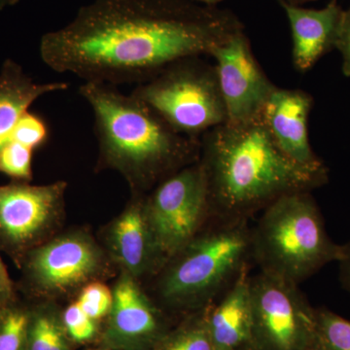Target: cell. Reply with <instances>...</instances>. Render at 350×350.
Instances as JSON below:
<instances>
[{
    "instance_id": "cell-33",
    "label": "cell",
    "mask_w": 350,
    "mask_h": 350,
    "mask_svg": "<svg viewBox=\"0 0 350 350\" xmlns=\"http://www.w3.org/2000/svg\"><path fill=\"white\" fill-rule=\"evenodd\" d=\"M241 350H250V349H241Z\"/></svg>"
},
{
    "instance_id": "cell-1",
    "label": "cell",
    "mask_w": 350,
    "mask_h": 350,
    "mask_svg": "<svg viewBox=\"0 0 350 350\" xmlns=\"http://www.w3.org/2000/svg\"><path fill=\"white\" fill-rule=\"evenodd\" d=\"M243 31L232 11L191 0H94L44 34L39 53L52 70L85 82L138 85Z\"/></svg>"
},
{
    "instance_id": "cell-12",
    "label": "cell",
    "mask_w": 350,
    "mask_h": 350,
    "mask_svg": "<svg viewBox=\"0 0 350 350\" xmlns=\"http://www.w3.org/2000/svg\"><path fill=\"white\" fill-rule=\"evenodd\" d=\"M103 345L109 350H151L165 335L162 315L140 286L139 280L121 273L112 289Z\"/></svg>"
},
{
    "instance_id": "cell-24",
    "label": "cell",
    "mask_w": 350,
    "mask_h": 350,
    "mask_svg": "<svg viewBox=\"0 0 350 350\" xmlns=\"http://www.w3.org/2000/svg\"><path fill=\"white\" fill-rule=\"evenodd\" d=\"M62 317L71 342L84 344L91 342L98 334V321L90 317L77 301L69 305L62 312Z\"/></svg>"
},
{
    "instance_id": "cell-15",
    "label": "cell",
    "mask_w": 350,
    "mask_h": 350,
    "mask_svg": "<svg viewBox=\"0 0 350 350\" xmlns=\"http://www.w3.org/2000/svg\"><path fill=\"white\" fill-rule=\"evenodd\" d=\"M291 27L292 57L297 70H310L322 57L337 47L344 9L337 0L324 8L308 9L278 0Z\"/></svg>"
},
{
    "instance_id": "cell-13",
    "label": "cell",
    "mask_w": 350,
    "mask_h": 350,
    "mask_svg": "<svg viewBox=\"0 0 350 350\" xmlns=\"http://www.w3.org/2000/svg\"><path fill=\"white\" fill-rule=\"evenodd\" d=\"M145 195H133L105 232V251L121 273L139 280L163 262L145 211Z\"/></svg>"
},
{
    "instance_id": "cell-6",
    "label": "cell",
    "mask_w": 350,
    "mask_h": 350,
    "mask_svg": "<svg viewBox=\"0 0 350 350\" xmlns=\"http://www.w3.org/2000/svg\"><path fill=\"white\" fill-rule=\"evenodd\" d=\"M149 105L174 130L200 139L227 123L217 69L202 57L178 59L131 93Z\"/></svg>"
},
{
    "instance_id": "cell-9",
    "label": "cell",
    "mask_w": 350,
    "mask_h": 350,
    "mask_svg": "<svg viewBox=\"0 0 350 350\" xmlns=\"http://www.w3.org/2000/svg\"><path fill=\"white\" fill-rule=\"evenodd\" d=\"M144 204L165 266L200 234L211 214L206 175L199 161L159 183L145 196Z\"/></svg>"
},
{
    "instance_id": "cell-10",
    "label": "cell",
    "mask_w": 350,
    "mask_h": 350,
    "mask_svg": "<svg viewBox=\"0 0 350 350\" xmlns=\"http://www.w3.org/2000/svg\"><path fill=\"white\" fill-rule=\"evenodd\" d=\"M68 183L14 180L0 186V250L18 267L36 246L56 236L66 211Z\"/></svg>"
},
{
    "instance_id": "cell-14",
    "label": "cell",
    "mask_w": 350,
    "mask_h": 350,
    "mask_svg": "<svg viewBox=\"0 0 350 350\" xmlns=\"http://www.w3.org/2000/svg\"><path fill=\"white\" fill-rule=\"evenodd\" d=\"M313 98L299 89L276 87L262 112V121L282 152L295 162L313 167H326L313 151L308 137V118Z\"/></svg>"
},
{
    "instance_id": "cell-28",
    "label": "cell",
    "mask_w": 350,
    "mask_h": 350,
    "mask_svg": "<svg viewBox=\"0 0 350 350\" xmlns=\"http://www.w3.org/2000/svg\"><path fill=\"white\" fill-rule=\"evenodd\" d=\"M338 262L340 265V282L350 293V241L342 245V254Z\"/></svg>"
},
{
    "instance_id": "cell-23",
    "label": "cell",
    "mask_w": 350,
    "mask_h": 350,
    "mask_svg": "<svg viewBox=\"0 0 350 350\" xmlns=\"http://www.w3.org/2000/svg\"><path fill=\"white\" fill-rule=\"evenodd\" d=\"M76 301L90 317L98 321L107 317L111 310L112 289L103 282H91L82 288Z\"/></svg>"
},
{
    "instance_id": "cell-32",
    "label": "cell",
    "mask_w": 350,
    "mask_h": 350,
    "mask_svg": "<svg viewBox=\"0 0 350 350\" xmlns=\"http://www.w3.org/2000/svg\"><path fill=\"white\" fill-rule=\"evenodd\" d=\"M312 350H319V349H317H317H312Z\"/></svg>"
},
{
    "instance_id": "cell-31",
    "label": "cell",
    "mask_w": 350,
    "mask_h": 350,
    "mask_svg": "<svg viewBox=\"0 0 350 350\" xmlns=\"http://www.w3.org/2000/svg\"><path fill=\"white\" fill-rule=\"evenodd\" d=\"M288 3L294 4V5H300V4L306 3V2L314 1V0H285Z\"/></svg>"
},
{
    "instance_id": "cell-4",
    "label": "cell",
    "mask_w": 350,
    "mask_h": 350,
    "mask_svg": "<svg viewBox=\"0 0 350 350\" xmlns=\"http://www.w3.org/2000/svg\"><path fill=\"white\" fill-rule=\"evenodd\" d=\"M251 252L262 271L299 284L338 262L342 245L327 234L310 192L282 196L265 207L252 232Z\"/></svg>"
},
{
    "instance_id": "cell-21",
    "label": "cell",
    "mask_w": 350,
    "mask_h": 350,
    "mask_svg": "<svg viewBox=\"0 0 350 350\" xmlns=\"http://www.w3.org/2000/svg\"><path fill=\"white\" fill-rule=\"evenodd\" d=\"M319 350H350V321L327 308H317Z\"/></svg>"
},
{
    "instance_id": "cell-17",
    "label": "cell",
    "mask_w": 350,
    "mask_h": 350,
    "mask_svg": "<svg viewBox=\"0 0 350 350\" xmlns=\"http://www.w3.org/2000/svg\"><path fill=\"white\" fill-rule=\"evenodd\" d=\"M68 89L66 82L36 83L19 64L6 59L0 69V151L11 142L18 122L38 98Z\"/></svg>"
},
{
    "instance_id": "cell-2",
    "label": "cell",
    "mask_w": 350,
    "mask_h": 350,
    "mask_svg": "<svg viewBox=\"0 0 350 350\" xmlns=\"http://www.w3.org/2000/svg\"><path fill=\"white\" fill-rule=\"evenodd\" d=\"M199 163L211 214L228 220H244L282 196L312 192L329 178L327 167L313 169L289 158L262 118L206 131L200 138Z\"/></svg>"
},
{
    "instance_id": "cell-30",
    "label": "cell",
    "mask_w": 350,
    "mask_h": 350,
    "mask_svg": "<svg viewBox=\"0 0 350 350\" xmlns=\"http://www.w3.org/2000/svg\"><path fill=\"white\" fill-rule=\"evenodd\" d=\"M19 2V0H0V10L7 7L14 6Z\"/></svg>"
},
{
    "instance_id": "cell-16",
    "label": "cell",
    "mask_w": 350,
    "mask_h": 350,
    "mask_svg": "<svg viewBox=\"0 0 350 350\" xmlns=\"http://www.w3.org/2000/svg\"><path fill=\"white\" fill-rule=\"evenodd\" d=\"M206 321L215 350L250 347L252 331L251 276L247 268L239 271L224 297L206 306Z\"/></svg>"
},
{
    "instance_id": "cell-26",
    "label": "cell",
    "mask_w": 350,
    "mask_h": 350,
    "mask_svg": "<svg viewBox=\"0 0 350 350\" xmlns=\"http://www.w3.org/2000/svg\"><path fill=\"white\" fill-rule=\"evenodd\" d=\"M336 49L342 56V73L347 77H350V6L344 11Z\"/></svg>"
},
{
    "instance_id": "cell-25",
    "label": "cell",
    "mask_w": 350,
    "mask_h": 350,
    "mask_svg": "<svg viewBox=\"0 0 350 350\" xmlns=\"http://www.w3.org/2000/svg\"><path fill=\"white\" fill-rule=\"evenodd\" d=\"M49 137V128L40 116L32 112H25L14 130L11 142L29 147L32 150L40 148Z\"/></svg>"
},
{
    "instance_id": "cell-19",
    "label": "cell",
    "mask_w": 350,
    "mask_h": 350,
    "mask_svg": "<svg viewBox=\"0 0 350 350\" xmlns=\"http://www.w3.org/2000/svg\"><path fill=\"white\" fill-rule=\"evenodd\" d=\"M206 306L176 330L165 333L151 350H215L207 327Z\"/></svg>"
},
{
    "instance_id": "cell-11",
    "label": "cell",
    "mask_w": 350,
    "mask_h": 350,
    "mask_svg": "<svg viewBox=\"0 0 350 350\" xmlns=\"http://www.w3.org/2000/svg\"><path fill=\"white\" fill-rule=\"evenodd\" d=\"M215 59L227 123H247L261 118L276 87L254 56L244 31L234 34L211 53Z\"/></svg>"
},
{
    "instance_id": "cell-18",
    "label": "cell",
    "mask_w": 350,
    "mask_h": 350,
    "mask_svg": "<svg viewBox=\"0 0 350 350\" xmlns=\"http://www.w3.org/2000/svg\"><path fill=\"white\" fill-rule=\"evenodd\" d=\"M70 342L62 312L52 301L31 308L27 350H71Z\"/></svg>"
},
{
    "instance_id": "cell-20",
    "label": "cell",
    "mask_w": 350,
    "mask_h": 350,
    "mask_svg": "<svg viewBox=\"0 0 350 350\" xmlns=\"http://www.w3.org/2000/svg\"><path fill=\"white\" fill-rule=\"evenodd\" d=\"M29 312L18 299L0 306V350H27Z\"/></svg>"
},
{
    "instance_id": "cell-22",
    "label": "cell",
    "mask_w": 350,
    "mask_h": 350,
    "mask_svg": "<svg viewBox=\"0 0 350 350\" xmlns=\"http://www.w3.org/2000/svg\"><path fill=\"white\" fill-rule=\"evenodd\" d=\"M32 153V149L19 142H8L0 151V172L15 180L31 181Z\"/></svg>"
},
{
    "instance_id": "cell-29",
    "label": "cell",
    "mask_w": 350,
    "mask_h": 350,
    "mask_svg": "<svg viewBox=\"0 0 350 350\" xmlns=\"http://www.w3.org/2000/svg\"><path fill=\"white\" fill-rule=\"evenodd\" d=\"M191 1L206 6H216L220 2L224 1V0H191Z\"/></svg>"
},
{
    "instance_id": "cell-7",
    "label": "cell",
    "mask_w": 350,
    "mask_h": 350,
    "mask_svg": "<svg viewBox=\"0 0 350 350\" xmlns=\"http://www.w3.org/2000/svg\"><path fill=\"white\" fill-rule=\"evenodd\" d=\"M111 260L90 232L75 230L56 234L29 251L22 260L24 286L44 301L79 293L89 283L101 282Z\"/></svg>"
},
{
    "instance_id": "cell-5",
    "label": "cell",
    "mask_w": 350,
    "mask_h": 350,
    "mask_svg": "<svg viewBox=\"0 0 350 350\" xmlns=\"http://www.w3.org/2000/svg\"><path fill=\"white\" fill-rule=\"evenodd\" d=\"M198 234L163 268L159 295L174 308L200 310L238 275L251 252L252 232L243 219Z\"/></svg>"
},
{
    "instance_id": "cell-27",
    "label": "cell",
    "mask_w": 350,
    "mask_h": 350,
    "mask_svg": "<svg viewBox=\"0 0 350 350\" xmlns=\"http://www.w3.org/2000/svg\"><path fill=\"white\" fill-rule=\"evenodd\" d=\"M15 285L0 257V306L17 300Z\"/></svg>"
},
{
    "instance_id": "cell-3",
    "label": "cell",
    "mask_w": 350,
    "mask_h": 350,
    "mask_svg": "<svg viewBox=\"0 0 350 350\" xmlns=\"http://www.w3.org/2000/svg\"><path fill=\"white\" fill-rule=\"evenodd\" d=\"M79 94L94 113L96 169L118 172L133 195H144L199 161L200 139L177 133L133 94L96 82H85Z\"/></svg>"
},
{
    "instance_id": "cell-8",
    "label": "cell",
    "mask_w": 350,
    "mask_h": 350,
    "mask_svg": "<svg viewBox=\"0 0 350 350\" xmlns=\"http://www.w3.org/2000/svg\"><path fill=\"white\" fill-rule=\"evenodd\" d=\"M252 331L250 350L317 349V308L298 284L260 271L251 276Z\"/></svg>"
}]
</instances>
